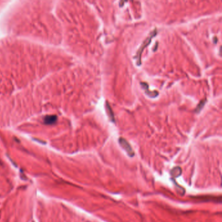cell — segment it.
<instances>
[{"mask_svg": "<svg viewBox=\"0 0 222 222\" xmlns=\"http://www.w3.org/2000/svg\"><path fill=\"white\" fill-rule=\"evenodd\" d=\"M106 108H107V112H108V115L109 116V119L112 120V121L114 122L115 119H114V115H113V112H112V108H111L110 106L109 105L108 102H106Z\"/></svg>", "mask_w": 222, "mask_h": 222, "instance_id": "3", "label": "cell"}, {"mask_svg": "<svg viewBox=\"0 0 222 222\" xmlns=\"http://www.w3.org/2000/svg\"><path fill=\"white\" fill-rule=\"evenodd\" d=\"M119 143L121 147H123V149L127 152V154H128L130 156L132 157V156H133L134 155V152L133 151V150H132V147L130 145L129 143L127 141V140L124 139V138L121 137V138L119 139Z\"/></svg>", "mask_w": 222, "mask_h": 222, "instance_id": "2", "label": "cell"}, {"mask_svg": "<svg viewBox=\"0 0 222 222\" xmlns=\"http://www.w3.org/2000/svg\"><path fill=\"white\" fill-rule=\"evenodd\" d=\"M179 169H180V167H176V168H174L172 170V171H173V172L175 171V173H171V175H172L173 176H175V177H176V176H179V175H180V173H177V171Z\"/></svg>", "mask_w": 222, "mask_h": 222, "instance_id": "5", "label": "cell"}, {"mask_svg": "<svg viewBox=\"0 0 222 222\" xmlns=\"http://www.w3.org/2000/svg\"><path fill=\"white\" fill-rule=\"evenodd\" d=\"M205 102H206V100H202L201 102L200 103H199V105L197 106V107L196 109H195V112H197V113H199V112H200L201 110L202 109V108H203L204 106H205Z\"/></svg>", "mask_w": 222, "mask_h": 222, "instance_id": "4", "label": "cell"}, {"mask_svg": "<svg viewBox=\"0 0 222 222\" xmlns=\"http://www.w3.org/2000/svg\"><path fill=\"white\" fill-rule=\"evenodd\" d=\"M156 35V29H154L153 31L151 33V34L149 35L148 37H147V39L143 41V44L141 45L140 48H139L138 51H137V54H136V57H135V58L136 59V62H137V65H141V54H142V52L143 51L144 49L145 48L147 47L150 43H151V40H152V39Z\"/></svg>", "mask_w": 222, "mask_h": 222, "instance_id": "1", "label": "cell"}]
</instances>
